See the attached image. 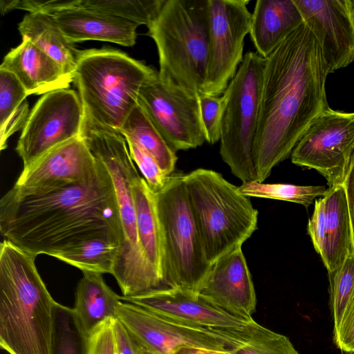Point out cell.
Masks as SVG:
<instances>
[{
    "instance_id": "6da1fadb",
    "label": "cell",
    "mask_w": 354,
    "mask_h": 354,
    "mask_svg": "<svg viewBox=\"0 0 354 354\" xmlns=\"http://www.w3.org/2000/svg\"><path fill=\"white\" fill-rule=\"evenodd\" d=\"M97 160L91 176L69 186L41 194L11 188L0 200L3 239L35 257L56 258L97 237L115 240L120 251L124 235L114 184L106 166Z\"/></svg>"
},
{
    "instance_id": "7a4b0ae2",
    "label": "cell",
    "mask_w": 354,
    "mask_h": 354,
    "mask_svg": "<svg viewBox=\"0 0 354 354\" xmlns=\"http://www.w3.org/2000/svg\"><path fill=\"white\" fill-rule=\"evenodd\" d=\"M328 73L321 44L304 21L266 58L253 151L257 181L263 183L329 107Z\"/></svg>"
},
{
    "instance_id": "3957f363",
    "label": "cell",
    "mask_w": 354,
    "mask_h": 354,
    "mask_svg": "<svg viewBox=\"0 0 354 354\" xmlns=\"http://www.w3.org/2000/svg\"><path fill=\"white\" fill-rule=\"evenodd\" d=\"M35 258L7 240L0 245V346L9 354H52L57 301Z\"/></svg>"
},
{
    "instance_id": "277c9868",
    "label": "cell",
    "mask_w": 354,
    "mask_h": 354,
    "mask_svg": "<svg viewBox=\"0 0 354 354\" xmlns=\"http://www.w3.org/2000/svg\"><path fill=\"white\" fill-rule=\"evenodd\" d=\"M157 75L153 68L118 50H79L73 82L82 104L84 125L120 132L138 104L140 88Z\"/></svg>"
},
{
    "instance_id": "5b68a950",
    "label": "cell",
    "mask_w": 354,
    "mask_h": 354,
    "mask_svg": "<svg viewBox=\"0 0 354 354\" xmlns=\"http://www.w3.org/2000/svg\"><path fill=\"white\" fill-rule=\"evenodd\" d=\"M82 136L95 158L109 171L116 192L124 243L112 272L123 297H133L164 288L139 243L133 182L139 174L125 138L113 131L83 127Z\"/></svg>"
},
{
    "instance_id": "8992f818",
    "label": "cell",
    "mask_w": 354,
    "mask_h": 354,
    "mask_svg": "<svg viewBox=\"0 0 354 354\" xmlns=\"http://www.w3.org/2000/svg\"><path fill=\"white\" fill-rule=\"evenodd\" d=\"M147 35L157 48L158 77L201 94L209 52L207 0H165Z\"/></svg>"
},
{
    "instance_id": "52a82bcc",
    "label": "cell",
    "mask_w": 354,
    "mask_h": 354,
    "mask_svg": "<svg viewBox=\"0 0 354 354\" xmlns=\"http://www.w3.org/2000/svg\"><path fill=\"white\" fill-rule=\"evenodd\" d=\"M189 202L212 265L242 247L257 229L258 210L249 197L223 176L197 169L184 174Z\"/></svg>"
},
{
    "instance_id": "ba28073f",
    "label": "cell",
    "mask_w": 354,
    "mask_h": 354,
    "mask_svg": "<svg viewBox=\"0 0 354 354\" xmlns=\"http://www.w3.org/2000/svg\"><path fill=\"white\" fill-rule=\"evenodd\" d=\"M184 174L170 175L155 193L165 287L199 292L212 265L208 262L189 202Z\"/></svg>"
},
{
    "instance_id": "9c48e42d",
    "label": "cell",
    "mask_w": 354,
    "mask_h": 354,
    "mask_svg": "<svg viewBox=\"0 0 354 354\" xmlns=\"http://www.w3.org/2000/svg\"><path fill=\"white\" fill-rule=\"evenodd\" d=\"M266 58L248 52L223 93L220 153L243 183L256 180L253 158Z\"/></svg>"
},
{
    "instance_id": "30bf717a",
    "label": "cell",
    "mask_w": 354,
    "mask_h": 354,
    "mask_svg": "<svg viewBox=\"0 0 354 354\" xmlns=\"http://www.w3.org/2000/svg\"><path fill=\"white\" fill-rule=\"evenodd\" d=\"M116 318L138 343L156 354H175L183 348L231 350L246 340L250 322L243 329L189 326L122 300Z\"/></svg>"
},
{
    "instance_id": "8fae6325",
    "label": "cell",
    "mask_w": 354,
    "mask_h": 354,
    "mask_svg": "<svg viewBox=\"0 0 354 354\" xmlns=\"http://www.w3.org/2000/svg\"><path fill=\"white\" fill-rule=\"evenodd\" d=\"M84 120L82 104L75 91L64 88L42 95L30 111L16 147L24 169L82 136Z\"/></svg>"
},
{
    "instance_id": "7c38bea8",
    "label": "cell",
    "mask_w": 354,
    "mask_h": 354,
    "mask_svg": "<svg viewBox=\"0 0 354 354\" xmlns=\"http://www.w3.org/2000/svg\"><path fill=\"white\" fill-rule=\"evenodd\" d=\"M354 153V112L330 107L308 126L291 153L295 165L314 169L329 187L344 185Z\"/></svg>"
},
{
    "instance_id": "4fadbf2b",
    "label": "cell",
    "mask_w": 354,
    "mask_h": 354,
    "mask_svg": "<svg viewBox=\"0 0 354 354\" xmlns=\"http://www.w3.org/2000/svg\"><path fill=\"white\" fill-rule=\"evenodd\" d=\"M249 0H207L209 52L202 93L223 94L243 61L244 41L250 33Z\"/></svg>"
},
{
    "instance_id": "5bb4252c",
    "label": "cell",
    "mask_w": 354,
    "mask_h": 354,
    "mask_svg": "<svg viewBox=\"0 0 354 354\" xmlns=\"http://www.w3.org/2000/svg\"><path fill=\"white\" fill-rule=\"evenodd\" d=\"M199 95L158 77L144 84L138 104L174 151L201 146L206 141Z\"/></svg>"
},
{
    "instance_id": "9a60e30c",
    "label": "cell",
    "mask_w": 354,
    "mask_h": 354,
    "mask_svg": "<svg viewBox=\"0 0 354 354\" xmlns=\"http://www.w3.org/2000/svg\"><path fill=\"white\" fill-rule=\"evenodd\" d=\"M97 169V160L82 135L23 169L12 188L24 194H44L84 180Z\"/></svg>"
},
{
    "instance_id": "2e32d148",
    "label": "cell",
    "mask_w": 354,
    "mask_h": 354,
    "mask_svg": "<svg viewBox=\"0 0 354 354\" xmlns=\"http://www.w3.org/2000/svg\"><path fill=\"white\" fill-rule=\"evenodd\" d=\"M122 300L183 324L209 328H245L251 321L236 317L199 292L165 287Z\"/></svg>"
},
{
    "instance_id": "e0dca14e",
    "label": "cell",
    "mask_w": 354,
    "mask_h": 354,
    "mask_svg": "<svg viewBox=\"0 0 354 354\" xmlns=\"http://www.w3.org/2000/svg\"><path fill=\"white\" fill-rule=\"evenodd\" d=\"M303 20L317 37L328 73L354 62L351 0H293Z\"/></svg>"
},
{
    "instance_id": "ac0fdd59",
    "label": "cell",
    "mask_w": 354,
    "mask_h": 354,
    "mask_svg": "<svg viewBox=\"0 0 354 354\" xmlns=\"http://www.w3.org/2000/svg\"><path fill=\"white\" fill-rule=\"evenodd\" d=\"M199 293L236 317L253 319L257 296L242 247L212 264Z\"/></svg>"
},
{
    "instance_id": "d6986e66",
    "label": "cell",
    "mask_w": 354,
    "mask_h": 354,
    "mask_svg": "<svg viewBox=\"0 0 354 354\" xmlns=\"http://www.w3.org/2000/svg\"><path fill=\"white\" fill-rule=\"evenodd\" d=\"M59 30L72 44L84 41H102L123 46H133L140 26L133 21L95 10L73 6H64L50 14Z\"/></svg>"
},
{
    "instance_id": "ffe728a7",
    "label": "cell",
    "mask_w": 354,
    "mask_h": 354,
    "mask_svg": "<svg viewBox=\"0 0 354 354\" xmlns=\"http://www.w3.org/2000/svg\"><path fill=\"white\" fill-rule=\"evenodd\" d=\"M0 69L13 73L28 95L68 88L73 81V75L26 38L4 56Z\"/></svg>"
},
{
    "instance_id": "44dd1931",
    "label": "cell",
    "mask_w": 354,
    "mask_h": 354,
    "mask_svg": "<svg viewBox=\"0 0 354 354\" xmlns=\"http://www.w3.org/2000/svg\"><path fill=\"white\" fill-rule=\"evenodd\" d=\"M303 22L293 0H257L249 33L257 53L266 58Z\"/></svg>"
},
{
    "instance_id": "7402d4cb",
    "label": "cell",
    "mask_w": 354,
    "mask_h": 354,
    "mask_svg": "<svg viewBox=\"0 0 354 354\" xmlns=\"http://www.w3.org/2000/svg\"><path fill=\"white\" fill-rule=\"evenodd\" d=\"M323 198L326 237L324 254L321 257L328 272H332L354 252V242L344 185L328 187Z\"/></svg>"
},
{
    "instance_id": "603a6c76",
    "label": "cell",
    "mask_w": 354,
    "mask_h": 354,
    "mask_svg": "<svg viewBox=\"0 0 354 354\" xmlns=\"http://www.w3.org/2000/svg\"><path fill=\"white\" fill-rule=\"evenodd\" d=\"M102 274L83 272L75 290L73 311L85 333L89 335L100 324L115 319L122 297L105 283Z\"/></svg>"
},
{
    "instance_id": "cb8c5ba5",
    "label": "cell",
    "mask_w": 354,
    "mask_h": 354,
    "mask_svg": "<svg viewBox=\"0 0 354 354\" xmlns=\"http://www.w3.org/2000/svg\"><path fill=\"white\" fill-rule=\"evenodd\" d=\"M18 30L22 38L29 39L73 75L79 50L65 37L50 14L28 12Z\"/></svg>"
},
{
    "instance_id": "d4e9b609",
    "label": "cell",
    "mask_w": 354,
    "mask_h": 354,
    "mask_svg": "<svg viewBox=\"0 0 354 354\" xmlns=\"http://www.w3.org/2000/svg\"><path fill=\"white\" fill-rule=\"evenodd\" d=\"M132 188L139 243L146 259L163 282L162 239L155 193L139 174Z\"/></svg>"
},
{
    "instance_id": "484cf974",
    "label": "cell",
    "mask_w": 354,
    "mask_h": 354,
    "mask_svg": "<svg viewBox=\"0 0 354 354\" xmlns=\"http://www.w3.org/2000/svg\"><path fill=\"white\" fill-rule=\"evenodd\" d=\"M120 133L149 153L167 176L174 174L177 156L138 104L124 121Z\"/></svg>"
},
{
    "instance_id": "4316f807",
    "label": "cell",
    "mask_w": 354,
    "mask_h": 354,
    "mask_svg": "<svg viewBox=\"0 0 354 354\" xmlns=\"http://www.w3.org/2000/svg\"><path fill=\"white\" fill-rule=\"evenodd\" d=\"M119 248V244L111 238L97 237L75 246L56 259L82 272L112 274Z\"/></svg>"
},
{
    "instance_id": "83f0119b",
    "label": "cell",
    "mask_w": 354,
    "mask_h": 354,
    "mask_svg": "<svg viewBox=\"0 0 354 354\" xmlns=\"http://www.w3.org/2000/svg\"><path fill=\"white\" fill-rule=\"evenodd\" d=\"M52 354H88V335L73 309L57 302L54 308Z\"/></svg>"
},
{
    "instance_id": "f1b7e54d",
    "label": "cell",
    "mask_w": 354,
    "mask_h": 354,
    "mask_svg": "<svg viewBox=\"0 0 354 354\" xmlns=\"http://www.w3.org/2000/svg\"><path fill=\"white\" fill-rule=\"evenodd\" d=\"M165 0H73V6L133 21L147 28L156 18Z\"/></svg>"
},
{
    "instance_id": "f546056e",
    "label": "cell",
    "mask_w": 354,
    "mask_h": 354,
    "mask_svg": "<svg viewBox=\"0 0 354 354\" xmlns=\"http://www.w3.org/2000/svg\"><path fill=\"white\" fill-rule=\"evenodd\" d=\"M239 189L242 194L249 198L279 200L308 207L317 196H324L328 189L321 185L264 183L254 180L243 183Z\"/></svg>"
},
{
    "instance_id": "4dcf8cb0",
    "label": "cell",
    "mask_w": 354,
    "mask_h": 354,
    "mask_svg": "<svg viewBox=\"0 0 354 354\" xmlns=\"http://www.w3.org/2000/svg\"><path fill=\"white\" fill-rule=\"evenodd\" d=\"M230 351L232 354H299L288 337L256 322H250L248 337Z\"/></svg>"
},
{
    "instance_id": "1f68e13d",
    "label": "cell",
    "mask_w": 354,
    "mask_h": 354,
    "mask_svg": "<svg viewBox=\"0 0 354 354\" xmlns=\"http://www.w3.org/2000/svg\"><path fill=\"white\" fill-rule=\"evenodd\" d=\"M328 276L335 331L340 324L348 303L354 295V252L348 255L339 268L328 272Z\"/></svg>"
},
{
    "instance_id": "d6a6232c",
    "label": "cell",
    "mask_w": 354,
    "mask_h": 354,
    "mask_svg": "<svg viewBox=\"0 0 354 354\" xmlns=\"http://www.w3.org/2000/svg\"><path fill=\"white\" fill-rule=\"evenodd\" d=\"M28 94L12 73L0 69V125L26 100Z\"/></svg>"
},
{
    "instance_id": "836d02e7",
    "label": "cell",
    "mask_w": 354,
    "mask_h": 354,
    "mask_svg": "<svg viewBox=\"0 0 354 354\" xmlns=\"http://www.w3.org/2000/svg\"><path fill=\"white\" fill-rule=\"evenodd\" d=\"M201 116L206 141L215 144L221 138V122L224 111L223 96L199 95Z\"/></svg>"
},
{
    "instance_id": "e575fe53",
    "label": "cell",
    "mask_w": 354,
    "mask_h": 354,
    "mask_svg": "<svg viewBox=\"0 0 354 354\" xmlns=\"http://www.w3.org/2000/svg\"><path fill=\"white\" fill-rule=\"evenodd\" d=\"M126 140L131 159L137 165L149 187L154 193L158 192L164 187L169 176L165 174L149 153L134 142Z\"/></svg>"
},
{
    "instance_id": "d590c367",
    "label": "cell",
    "mask_w": 354,
    "mask_h": 354,
    "mask_svg": "<svg viewBox=\"0 0 354 354\" xmlns=\"http://www.w3.org/2000/svg\"><path fill=\"white\" fill-rule=\"evenodd\" d=\"M100 324L88 336V354H117L113 321Z\"/></svg>"
},
{
    "instance_id": "8d00e7d4",
    "label": "cell",
    "mask_w": 354,
    "mask_h": 354,
    "mask_svg": "<svg viewBox=\"0 0 354 354\" xmlns=\"http://www.w3.org/2000/svg\"><path fill=\"white\" fill-rule=\"evenodd\" d=\"M333 341L341 351H354V295L345 308L337 329L333 331Z\"/></svg>"
},
{
    "instance_id": "74e56055",
    "label": "cell",
    "mask_w": 354,
    "mask_h": 354,
    "mask_svg": "<svg viewBox=\"0 0 354 354\" xmlns=\"http://www.w3.org/2000/svg\"><path fill=\"white\" fill-rule=\"evenodd\" d=\"M308 233L315 250L322 257L326 237L325 205L323 197L315 200L313 214L308 221Z\"/></svg>"
},
{
    "instance_id": "f35d334b",
    "label": "cell",
    "mask_w": 354,
    "mask_h": 354,
    "mask_svg": "<svg viewBox=\"0 0 354 354\" xmlns=\"http://www.w3.org/2000/svg\"><path fill=\"white\" fill-rule=\"evenodd\" d=\"M30 114L26 100L18 107L10 117L0 125L1 150L7 147V141L16 131L23 129Z\"/></svg>"
},
{
    "instance_id": "ab89813d",
    "label": "cell",
    "mask_w": 354,
    "mask_h": 354,
    "mask_svg": "<svg viewBox=\"0 0 354 354\" xmlns=\"http://www.w3.org/2000/svg\"><path fill=\"white\" fill-rule=\"evenodd\" d=\"M113 328L117 354H137L135 339L118 318L113 321Z\"/></svg>"
},
{
    "instance_id": "60d3db41",
    "label": "cell",
    "mask_w": 354,
    "mask_h": 354,
    "mask_svg": "<svg viewBox=\"0 0 354 354\" xmlns=\"http://www.w3.org/2000/svg\"><path fill=\"white\" fill-rule=\"evenodd\" d=\"M344 186L346 193L354 242V153L352 157L350 167L344 183Z\"/></svg>"
},
{
    "instance_id": "b9f144b4",
    "label": "cell",
    "mask_w": 354,
    "mask_h": 354,
    "mask_svg": "<svg viewBox=\"0 0 354 354\" xmlns=\"http://www.w3.org/2000/svg\"><path fill=\"white\" fill-rule=\"evenodd\" d=\"M175 354H232L230 350L221 351L205 348H183L178 350Z\"/></svg>"
},
{
    "instance_id": "7bdbcfd3",
    "label": "cell",
    "mask_w": 354,
    "mask_h": 354,
    "mask_svg": "<svg viewBox=\"0 0 354 354\" xmlns=\"http://www.w3.org/2000/svg\"><path fill=\"white\" fill-rule=\"evenodd\" d=\"M135 342H136L137 354H156L153 351L148 349L147 348L145 347L144 346H142V344L138 343L136 339H135Z\"/></svg>"
},
{
    "instance_id": "ee69618b",
    "label": "cell",
    "mask_w": 354,
    "mask_h": 354,
    "mask_svg": "<svg viewBox=\"0 0 354 354\" xmlns=\"http://www.w3.org/2000/svg\"><path fill=\"white\" fill-rule=\"evenodd\" d=\"M351 17H352L353 23V25H354V0H351Z\"/></svg>"
},
{
    "instance_id": "f6af8a7d",
    "label": "cell",
    "mask_w": 354,
    "mask_h": 354,
    "mask_svg": "<svg viewBox=\"0 0 354 354\" xmlns=\"http://www.w3.org/2000/svg\"><path fill=\"white\" fill-rule=\"evenodd\" d=\"M344 354H354V351L345 352Z\"/></svg>"
}]
</instances>
